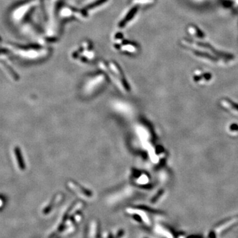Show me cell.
<instances>
[{
  "mask_svg": "<svg viewBox=\"0 0 238 238\" xmlns=\"http://www.w3.org/2000/svg\"><path fill=\"white\" fill-rule=\"evenodd\" d=\"M112 238H127V233L124 228H119L115 232H112Z\"/></svg>",
  "mask_w": 238,
  "mask_h": 238,
  "instance_id": "obj_4",
  "label": "cell"
},
{
  "mask_svg": "<svg viewBox=\"0 0 238 238\" xmlns=\"http://www.w3.org/2000/svg\"><path fill=\"white\" fill-rule=\"evenodd\" d=\"M154 232L160 236L161 237H163V238H174V236L172 235L171 232L167 230V229L165 227L162 226L161 225L157 224L154 226Z\"/></svg>",
  "mask_w": 238,
  "mask_h": 238,
  "instance_id": "obj_2",
  "label": "cell"
},
{
  "mask_svg": "<svg viewBox=\"0 0 238 238\" xmlns=\"http://www.w3.org/2000/svg\"><path fill=\"white\" fill-rule=\"evenodd\" d=\"M99 228L96 222H92L88 228L86 238H99Z\"/></svg>",
  "mask_w": 238,
  "mask_h": 238,
  "instance_id": "obj_1",
  "label": "cell"
},
{
  "mask_svg": "<svg viewBox=\"0 0 238 238\" xmlns=\"http://www.w3.org/2000/svg\"><path fill=\"white\" fill-rule=\"evenodd\" d=\"M189 30H191V31H194V32L189 33L193 37H196L198 38H202L203 37L205 36L204 33H202V31H201V29H199L197 26H190Z\"/></svg>",
  "mask_w": 238,
  "mask_h": 238,
  "instance_id": "obj_3",
  "label": "cell"
},
{
  "mask_svg": "<svg viewBox=\"0 0 238 238\" xmlns=\"http://www.w3.org/2000/svg\"><path fill=\"white\" fill-rule=\"evenodd\" d=\"M15 154L17 155V158H18V163H19V166L20 167V168L21 169H24V163H23V158H22V155H21L20 154V151H19V150L18 149V148H15Z\"/></svg>",
  "mask_w": 238,
  "mask_h": 238,
  "instance_id": "obj_5",
  "label": "cell"
},
{
  "mask_svg": "<svg viewBox=\"0 0 238 238\" xmlns=\"http://www.w3.org/2000/svg\"><path fill=\"white\" fill-rule=\"evenodd\" d=\"M140 238H153V237H150V236H142Z\"/></svg>",
  "mask_w": 238,
  "mask_h": 238,
  "instance_id": "obj_6",
  "label": "cell"
}]
</instances>
